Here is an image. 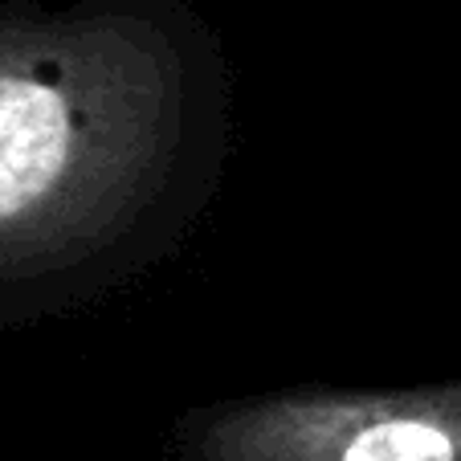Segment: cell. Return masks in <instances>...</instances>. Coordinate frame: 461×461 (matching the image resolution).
Instances as JSON below:
<instances>
[{
    "label": "cell",
    "mask_w": 461,
    "mask_h": 461,
    "mask_svg": "<svg viewBox=\"0 0 461 461\" xmlns=\"http://www.w3.org/2000/svg\"><path fill=\"white\" fill-rule=\"evenodd\" d=\"M343 461H457V441L429 420H384L359 433Z\"/></svg>",
    "instance_id": "2"
},
{
    "label": "cell",
    "mask_w": 461,
    "mask_h": 461,
    "mask_svg": "<svg viewBox=\"0 0 461 461\" xmlns=\"http://www.w3.org/2000/svg\"><path fill=\"white\" fill-rule=\"evenodd\" d=\"M70 151L66 106L53 90L0 78V217L33 204Z\"/></svg>",
    "instance_id": "1"
}]
</instances>
